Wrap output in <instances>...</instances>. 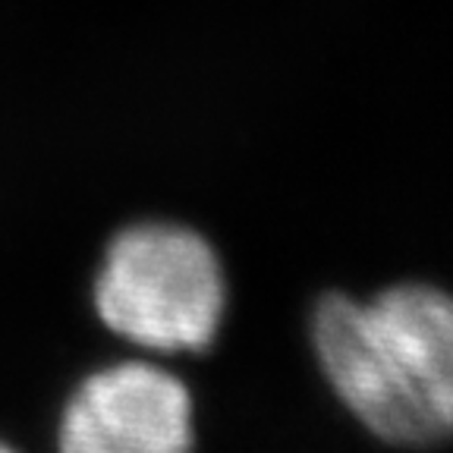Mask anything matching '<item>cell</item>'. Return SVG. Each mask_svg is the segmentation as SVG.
I'll use <instances>...</instances> for the list:
<instances>
[{
  "label": "cell",
  "instance_id": "cell-1",
  "mask_svg": "<svg viewBox=\"0 0 453 453\" xmlns=\"http://www.w3.org/2000/svg\"><path fill=\"white\" fill-rule=\"evenodd\" d=\"M311 347L337 400L388 444L453 438V296L396 283L368 299L327 293Z\"/></svg>",
  "mask_w": 453,
  "mask_h": 453
},
{
  "label": "cell",
  "instance_id": "cell-2",
  "mask_svg": "<svg viewBox=\"0 0 453 453\" xmlns=\"http://www.w3.org/2000/svg\"><path fill=\"white\" fill-rule=\"evenodd\" d=\"M92 303L107 331L145 353H202L226 315L224 265L192 226L129 224L107 242Z\"/></svg>",
  "mask_w": 453,
  "mask_h": 453
},
{
  "label": "cell",
  "instance_id": "cell-3",
  "mask_svg": "<svg viewBox=\"0 0 453 453\" xmlns=\"http://www.w3.org/2000/svg\"><path fill=\"white\" fill-rule=\"evenodd\" d=\"M196 403L173 372L123 359L92 372L70 394L57 453H192Z\"/></svg>",
  "mask_w": 453,
  "mask_h": 453
},
{
  "label": "cell",
  "instance_id": "cell-4",
  "mask_svg": "<svg viewBox=\"0 0 453 453\" xmlns=\"http://www.w3.org/2000/svg\"><path fill=\"white\" fill-rule=\"evenodd\" d=\"M0 453H16V450L10 444H4V441H0Z\"/></svg>",
  "mask_w": 453,
  "mask_h": 453
}]
</instances>
